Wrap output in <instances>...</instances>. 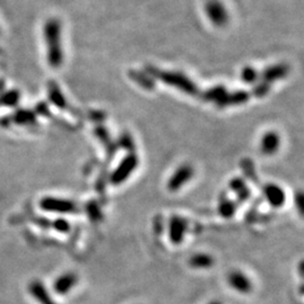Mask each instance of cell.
Here are the masks:
<instances>
[{"label":"cell","mask_w":304,"mask_h":304,"mask_svg":"<svg viewBox=\"0 0 304 304\" xmlns=\"http://www.w3.org/2000/svg\"><path fill=\"white\" fill-rule=\"evenodd\" d=\"M44 39L47 44L48 62L52 68H59L63 63L62 26L57 18H49L44 24Z\"/></svg>","instance_id":"obj_1"},{"label":"cell","mask_w":304,"mask_h":304,"mask_svg":"<svg viewBox=\"0 0 304 304\" xmlns=\"http://www.w3.org/2000/svg\"><path fill=\"white\" fill-rule=\"evenodd\" d=\"M146 70L148 75L153 79L161 80L166 85L182 90L183 93H186L188 95L196 96L199 94V87L194 84V81L182 72L166 71V70H160L155 67H151V65H148Z\"/></svg>","instance_id":"obj_2"},{"label":"cell","mask_w":304,"mask_h":304,"mask_svg":"<svg viewBox=\"0 0 304 304\" xmlns=\"http://www.w3.org/2000/svg\"><path fill=\"white\" fill-rule=\"evenodd\" d=\"M40 206L47 212L60 213V214H71V213H76L78 211L77 204L73 201L51 196L41 200Z\"/></svg>","instance_id":"obj_3"},{"label":"cell","mask_w":304,"mask_h":304,"mask_svg":"<svg viewBox=\"0 0 304 304\" xmlns=\"http://www.w3.org/2000/svg\"><path fill=\"white\" fill-rule=\"evenodd\" d=\"M139 165V159L137 154L130 153L122 160L120 165L113 171L110 175V182L113 185H120L124 183L125 180L130 177L131 174L134 172Z\"/></svg>","instance_id":"obj_4"},{"label":"cell","mask_w":304,"mask_h":304,"mask_svg":"<svg viewBox=\"0 0 304 304\" xmlns=\"http://www.w3.org/2000/svg\"><path fill=\"white\" fill-rule=\"evenodd\" d=\"M205 13L209 22L216 27H223L229 22L227 8L220 0H207L205 3Z\"/></svg>","instance_id":"obj_5"},{"label":"cell","mask_w":304,"mask_h":304,"mask_svg":"<svg viewBox=\"0 0 304 304\" xmlns=\"http://www.w3.org/2000/svg\"><path fill=\"white\" fill-rule=\"evenodd\" d=\"M194 175V169L190 165H184L179 167L177 170L174 172L171 178L168 180V190L171 192H176L182 188L185 184L190 182Z\"/></svg>","instance_id":"obj_6"},{"label":"cell","mask_w":304,"mask_h":304,"mask_svg":"<svg viewBox=\"0 0 304 304\" xmlns=\"http://www.w3.org/2000/svg\"><path fill=\"white\" fill-rule=\"evenodd\" d=\"M186 231L187 221L180 216H172L169 221V239L172 244H182Z\"/></svg>","instance_id":"obj_7"},{"label":"cell","mask_w":304,"mask_h":304,"mask_svg":"<svg viewBox=\"0 0 304 304\" xmlns=\"http://www.w3.org/2000/svg\"><path fill=\"white\" fill-rule=\"evenodd\" d=\"M228 283L233 290L242 294H248L253 290L252 281L239 270H235V272L229 274Z\"/></svg>","instance_id":"obj_8"},{"label":"cell","mask_w":304,"mask_h":304,"mask_svg":"<svg viewBox=\"0 0 304 304\" xmlns=\"http://www.w3.org/2000/svg\"><path fill=\"white\" fill-rule=\"evenodd\" d=\"M290 72V67L287 64L284 63H278L270 65V67H267L264 71L260 73V77L262 81L265 83H268L269 85L274 83V81H277L279 79H283L285 78Z\"/></svg>","instance_id":"obj_9"},{"label":"cell","mask_w":304,"mask_h":304,"mask_svg":"<svg viewBox=\"0 0 304 304\" xmlns=\"http://www.w3.org/2000/svg\"><path fill=\"white\" fill-rule=\"evenodd\" d=\"M264 195L267 202L272 205L273 207H282L285 203V193L278 185L267 184L264 187Z\"/></svg>","instance_id":"obj_10"},{"label":"cell","mask_w":304,"mask_h":304,"mask_svg":"<svg viewBox=\"0 0 304 304\" xmlns=\"http://www.w3.org/2000/svg\"><path fill=\"white\" fill-rule=\"evenodd\" d=\"M250 98V94L247 90H236L233 93H228L217 101L219 107H228V106L241 105L247 102Z\"/></svg>","instance_id":"obj_11"},{"label":"cell","mask_w":304,"mask_h":304,"mask_svg":"<svg viewBox=\"0 0 304 304\" xmlns=\"http://www.w3.org/2000/svg\"><path fill=\"white\" fill-rule=\"evenodd\" d=\"M77 282L78 277L75 273H65L55 279L53 289L59 295H65L75 287Z\"/></svg>","instance_id":"obj_12"},{"label":"cell","mask_w":304,"mask_h":304,"mask_svg":"<svg viewBox=\"0 0 304 304\" xmlns=\"http://www.w3.org/2000/svg\"><path fill=\"white\" fill-rule=\"evenodd\" d=\"M279 145H281V139L279 135L276 132H267L264 134V137L261 139L260 143V149L261 152L266 155H272L275 152H277Z\"/></svg>","instance_id":"obj_13"},{"label":"cell","mask_w":304,"mask_h":304,"mask_svg":"<svg viewBox=\"0 0 304 304\" xmlns=\"http://www.w3.org/2000/svg\"><path fill=\"white\" fill-rule=\"evenodd\" d=\"M28 290H30L32 297L38 300L40 304H56L51 299L50 293H49L47 287L42 284V282L33 281L28 286Z\"/></svg>","instance_id":"obj_14"},{"label":"cell","mask_w":304,"mask_h":304,"mask_svg":"<svg viewBox=\"0 0 304 304\" xmlns=\"http://www.w3.org/2000/svg\"><path fill=\"white\" fill-rule=\"evenodd\" d=\"M48 94H49V100H50V101L55 106V107L60 109L67 108L68 106L67 100H65V97L63 96L62 92H61L60 87L57 86L56 83H54V81H50V83H49Z\"/></svg>","instance_id":"obj_15"},{"label":"cell","mask_w":304,"mask_h":304,"mask_svg":"<svg viewBox=\"0 0 304 304\" xmlns=\"http://www.w3.org/2000/svg\"><path fill=\"white\" fill-rule=\"evenodd\" d=\"M11 118V123H15L17 125L22 126H30L36 124V114L34 110L31 109H17L14 113Z\"/></svg>","instance_id":"obj_16"},{"label":"cell","mask_w":304,"mask_h":304,"mask_svg":"<svg viewBox=\"0 0 304 304\" xmlns=\"http://www.w3.org/2000/svg\"><path fill=\"white\" fill-rule=\"evenodd\" d=\"M129 76L131 79L133 81H135L140 87L151 90L154 88V79L152 77H150L148 73L141 72V71H137V70H131L129 71Z\"/></svg>","instance_id":"obj_17"},{"label":"cell","mask_w":304,"mask_h":304,"mask_svg":"<svg viewBox=\"0 0 304 304\" xmlns=\"http://www.w3.org/2000/svg\"><path fill=\"white\" fill-rule=\"evenodd\" d=\"M214 264V259L207 253L194 254L190 259V265L196 269H207Z\"/></svg>","instance_id":"obj_18"},{"label":"cell","mask_w":304,"mask_h":304,"mask_svg":"<svg viewBox=\"0 0 304 304\" xmlns=\"http://www.w3.org/2000/svg\"><path fill=\"white\" fill-rule=\"evenodd\" d=\"M230 188L233 192L237 193L238 200L240 201V202H244L248 199L250 196V191L249 188L247 187V185H246L245 180L241 178H233L231 182H230Z\"/></svg>","instance_id":"obj_19"},{"label":"cell","mask_w":304,"mask_h":304,"mask_svg":"<svg viewBox=\"0 0 304 304\" xmlns=\"http://www.w3.org/2000/svg\"><path fill=\"white\" fill-rule=\"evenodd\" d=\"M20 100V94L18 90H8L0 95V105L6 106V107H15L17 106Z\"/></svg>","instance_id":"obj_20"},{"label":"cell","mask_w":304,"mask_h":304,"mask_svg":"<svg viewBox=\"0 0 304 304\" xmlns=\"http://www.w3.org/2000/svg\"><path fill=\"white\" fill-rule=\"evenodd\" d=\"M228 90L225 89L224 86H214V87L209 88L207 89L206 92H205L203 95H202V98L204 101H219L222 97H223L225 94H227Z\"/></svg>","instance_id":"obj_21"},{"label":"cell","mask_w":304,"mask_h":304,"mask_svg":"<svg viewBox=\"0 0 304 304\" xmlns=\"http://www.w3.org/2000/svg\"><path fill=\"white\" fill-rule=\"evenodd\" d=\"M259 72L253 67H245L241 71V79L246 84H256L259 79Z\"/></svg>","instance_id":"obj_22"},{"label":"cell","mask_w":304,"mask_h":304,"mask_svg":"<svg viewBox=\"0 0 304 304\" xmlns=\"http://www.w3.org/2000/svg\"><path fill=\"white\" fill-rule=\"evenodd\" d=\"M236 208L237 206H236L235 202H232V201H229V200L222 201L219 205L220 214L223 217H225V219H229V217L233 216V214H235V212H236Z\"/></svg>","instance_id":"obj_23"},{"label":"cell","mask_w":304,"mask_h":304,"mask_svg":"<svg viewBox=\"0 0 304 304\" xmlns=\"http://www.w3.org/2000/svg\"><path fill=\"white\" fill-rule=\"evenodd\" d=\"M86 211H87L88 216L93 221H97V220H100L101 217V209H100V207H98V205L95 202L88 203L87 206H86Z\"/></svg>","instance_id":"obj_24"},{"label":"cell","mask_w":304,"mask_h":304,"mask_svg":"<svg viewBox=\"0 0 304 304\" xmlns=\"http://www.w3.org/2000/svg\"><path fill=\"white\" fill-rule=\"evenodd\" d=\"M269 90H270V85L268 83H265V81H261L260 84H257L254 86L253 94L256 97H264L269 93Z\"/></svg>","instance_id":"obj_25"},{"label":"cell","mask_w":304,"mask_h":304,"mask_svg":"<svg viewBox=\"0 0 304 304\" xmlns=\"http://www.w3.org/2000/svg\"><path fill=\"white\" fill-rule=\"evenodd\" d=\"M53 228H54L57 232H61V233H68L70 231V223L69 222L65 220V219H56L54 220V222L52 223Z\"/></svg>","instance_id":"obj_26"},{"label":"cell","mask_w":304,"mask_h":304,"mask_svg":"<svg viewBox=\"0 0 304 304\" xmlns=\"http://www.w3.org/2000/svg\"><path fill=\"white\" fill-rule=\"evenodd\" d=\"M34 113L36 115H42V116H50V108H49V105L47 102H39V104L35 106Z\"/></svg>","instance_id":"obj_27"},{"label":"cell","mask_w":304,"mask_h":304,"mask_svg":"<svg viewBox=\"0 0 304 304\" xmlns=\"http://www.w3.org/2000/svg\"><path fill=\"white\" fill-rule=\"evenodd\" d=\"M295 203H297L298 209L300 212V214H303V203H304V197L301 192H299L297 196H295Z\"/></svg>","instance_id":"obj_28"},{"label":"cell","mask_w":304,"mask_h":304,"mask_svg":"<svg viewBox=\"0 0 304 304\" xmlns=\"http://www.w3.org/2000/svg\"><path fill=\"white\" fill-rule=\"evenodd\" d=\"M121 143L124 148H129V150H132V148H134L132 140H131L129 135H123V137L121 138Z\"/></svg>","instance_id":"obj_29"},{"label":"cell","mask_w":304,"mask_h":304,"mask_svg":"<svg viewBox=\"0 0 304 304\" xmlns=\"http://www.w3.org/2000/svg\"><path fill=\"white\" fill-rule=\"evenodd\" d=\"M10 123H11V118H10V117L5 116V117H1V118H0V125H1L2 127L9 126V125H10Z\"/></svg>","instance_id":"obj_30"},{"label":"cell","mask_w":304,"mask_h":304,"mask_svg":"<svg viewBox=\"0 0 304 304\" xmlns=\"http://www.w3.org/2000/svg\"><path fill=\"white\" fill-rule=\"evenodd\" d=\"M300 274H301V276H303V262L300 264Z\"/></svg>","instance_id":"obj_31"},{"label":"cell","mask_w":304,"mask_h":304,"mask_svg":"<svg viewBox=\"0 0 304 304\" xmlns=\"http://www.w3.org/2000/svg\"><path fill=\"white\" fill-rule=\"evenodd\" d=\"M208 304H223V303H221L220 301H212V302H209Z\"/></svg>","instance_id":"obj_32"}]
</instances>
